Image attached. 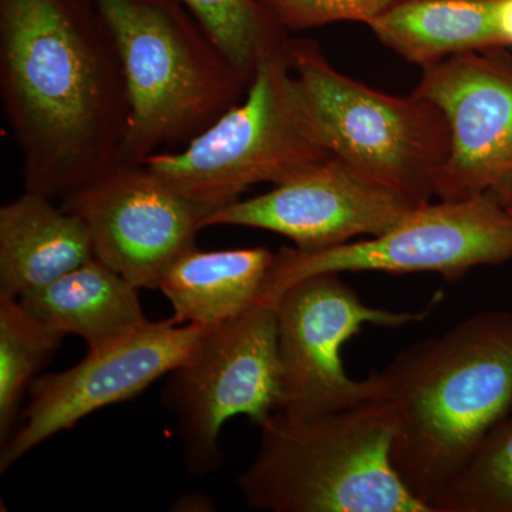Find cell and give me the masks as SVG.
<instances>
[{"label": "cell", "mask_w": 512, "mask_h": 512, "mask_svg": "<svg viewBox=\"0 0 512 512\" xmlns=\"http://www.w3.org/2000/svg\"><path fill=\"white\" fill-rule=\"evenodd\" d=\"M94 258L89 228L52 198L25 191L0 208V296L19 299Z\"/></svg>", "instance_id": "cell-14"}, {"label": "cell", "mask_w": 512, "mask_h": 512, "mask_svg": "<svg viewBox=\"0 0 512 512\" xmlns=\"http://www.w3.org/2000/svg\"><path fill=\"white\" fill-rule=\"evenodd\" d=\"M161 403L175 417L188 473L204 477L224 463L222 427L247 416L259 426L284 404L275 306L259 302L238 318L208 326L168 373Z\"/></svg>", "instance_id": "cell-7"}, {"label": "cell", "mask_w": 512, "mask_h": 512, "mask_svg": "<svg viewBox=\"0 0 512 512\" xmlns=\"http://www.w3.org/2000/svg\"><path fill=\"white\" fill-rule=\"evenodd\" d=\"M62 207L89 228L96 258L138 289H158L218 210L146 163H117L64 197Z\"/></svg>", "instance_id": "cell-10"}, {"label": "cell", "mask_w": 512, "mask_h": 512, "mask_svg": "<svg viewBox=\"0 0 512 512\" xmlns=\"http://www.w3.org/2000/svg\"><path fill=\"white\" fill-rule=\"evenodd\" d=\"M282 412L311 419L380 396L376 377L346 375L340 350L363 326L402 328L423 322L431 308L394 312L366 305L339 274L308 276L276 298Z\"/></svg>", "instance_id": "cell-9"}, {"label": "cell", "mask_w": 512, "mask_h": 512, "mask_svg": "<svg viewBox=\"0 0 512 512\" xmlns=\"http://www.w3.org/2000/svg\"><path fill=\"white\" fill-rule=\"evenodd\" d=\"M433 512H512V414L431 504Z\"/></svg>", "instance_id": "cell-20"}, {"label": "cell", "mask_w": 512, "mask_h": 512, "mask_svg": "<svg viewBox=\"0 0 512 512\" xmlns=\"http://www.w3.org/2000/svg\"><path fill=\"white\" fill-rule=\"evenodd\" d=\"M286 50L329 153L414 207L429 204L450 154V128L437 104L417 92L389 96L350 79L313 40L289 37Z\"/></svg>", "instance_id": "cell-5"}, {"label": "cell", "mask_w": 512, "mask_h": 512, "mask_svg": "<svg viewBox=\"0 0 512 512\" xmlns=\"http://www.w3.org/2000/svg\"><path fill=\"white\" fill-rule=\"evenodd\" d=\"M413 208L332 156L265 194L229 202L210 215L205 228L264 229L291 239L302 251H320L360 235L383 234Z\"/></svg>", "instance_id": "cell-13"}, {"label": "cell", "mask_w": 512, "mask_h": 512, "mask_svg": "<svg viewBox=\"0 0 512 512\" xmlns=\"http://www.w3.org/2000/svg\"><path fill=\"white\" fill-rule=\"evenodd\" d=\"M286 49L266 57L241 103L183 150L161 151L143 163L220 210L252 185L288 183L332 157Z\"/></svg>", "instance_id": "cell-6"}, {"label": "cell", "mask_w": 512, "mask_h": 512, "mask_svg": "<svg viewBox=\"0 0 512 512\" xmlns=\"http://www.w3.org/2000/svg\"><path fill=\"white\" fill-rule=\"evenodd\" d=\"M494 23L504 46H512V0H494Z\"/></svg>", "instance_id": "cell-22"}, {"label": "cell", "mask_w": 512, "mask_h": 512, "mask_svg": "<svg viewBox=\"0 0 512 512\" xmlns=\"http://www.w3.org/2000/svg\"><path fill=\"white\" fill-rule=\"evenodd\" d=\"M275 254L265 248L185 252L158 289L177 323L215 326L244 315L261 302Z\"/></svg>", "instance_id": "cell-16"}, {"label": "cell", "mask_w": 512, "mask_h": 512, "mask_svg": "<svg viewBox=\"0 0 512 512\" xmlns=\"http://www.w3.org/2000/svg\"><path fill=\"white\" fill-rule=\"evenodd\" d=\"M0 97L25 191L63 200L120 163L126 76L93 0H0Z\"/></svg>", "instance_id": "cell-1"}, {"label": "cell", "mask_w": 512, "mask_h": 512, "mask_svg": "<svg viewBox=\"0 0 512 512\" xmlns=\"http://www.w3.org/2000/svg\"><path fill=\"white\" fill-rule=\"evenodd\" d=\"M373 376L396 416L393 466L433 512L434 500L512 414V313L470 316Z\"/></svg>", "instance_id": "cell-2"}, {"label": "cell", "mask_w": 512, "mask_h": 512, "mask_svg": "<svg viewBox=\"0 0 512 512\" xmlns=\"http://www.w3.org/2000/svg\"><path fill=\"white\" fill-rule=\"evenodd\" d=\"M282 29L320 28L336 22L369 23L396 0H259Z\"/></svg>", "instance_id": "cell-21"}, {"label": "cell", "mask_w": 512, "mask_h": 512, "mask_svg": "<svg viewBox=\"0 0 512 512\" xmlns=\"http://www.w3.org/2000/svg\"><path fill=\"white\" fill-rule=\"evenodd\" d=\"M367 26L384 46L421 67L504 46L495 29L494 0H396Z\"/></svg>", "instance_id": "cell-17"}, {"label": "cell", "mask_w": 512, "mask_h": 512, "mask_svg": "<svg viewBox=\"0 0 512 512\" xmlns=\"http://www.w3.org/2000/svg\"><path fill=\"white\" fill-rule=\"evenodd\" d=\"M126 76L120 163L187 146L244 99L249 84L178 0H93Z\"/></svg>", "instance_id": "cell-4"}, {"label": "cell", "mask_w": 512, "mask_h": 512, "mask_svg": "<svg viewBox=\"0 0 512 512\" xmlns=\"http://www.w3.org/2000/svg\"><path fill=\"white\" fill-rule=\"evenodd\" d=\"M508 261H512V215L497 195L487 192L470 200L420 205L366 241L320 251L281 248L261 302L274 305L288 286L312 275L434 272L451 284L478 266Z\"/></svg>", "instance_id": "cell-8"}, {"label": "cell", "mask_w": 512, "mask_h": 512, "mask_svg": "<svg viewBox=\"0 0 512 512\" xmlns=\"http://www.w3.org/2000/svg\"><path fill=\"white\" fill-rule=\"evenodd\" d=\"M237 67L249 86L266 57L288 46V32L259 0H178Z\"/></svg>", "instance_id": "cell-19"}, {"label": "cell", "mask_w": 512, "mask_h": 512, "mask_svg": "<svg viewBox=\"0 0 512 512\" xmlns=\"http://www.w3.org/2000/svg\"><path fill=\"white\" fill-rule=\"evenodd\" d=\"M238 478L247 507L271 512H430L392 461L393 407L373 397L302 419L278 410Z\"/></svg>", "instance_id": "cell-3"}, {"label": "cell", "mask_w": 512, "mask_h": 512, "mask_svg": "<svg viewBox=\"0 0 512 512\" xmlns=\"http://www.w3.org/2000/svg\"><path fill=\"white\" fill-rule=\"evenodd\" d=\"M414 92L436 103L450 128L436 197L464 201L512 191V55L505 46L423 67Z\"/></svg>", "instance_id": "cell-12"}, {"label": "cell", "mask_w": 512, "mask_h": 512, "mask_svg": "<svg viewBox=\"0 0 512 512\" xmlns=\"http://www.w3.org/2000/svg\"><path fill=\"white\" fill-rule=\"evenodd\" d=\"M140 289L94 258L19 302L64 336L83 339L96 350L150 325L141 306Z\"/></svg>", "instance_id": "cell-15"}, {"label": "cell", "mask_w": 512, "mask_h": 512, "mask_svg": "<svg viewBox=\"0 0 512 512\" xmlns=\"http://www.w3.org/2000/svg\"><path fill=\"white\" fill-rule=\"evenodd\" d=\"M205 326L151 322L133 335L96 350L59 373L36 377L19 426L0 448V473L56 434L72 430L104 407L133 400L173 372L197 345Z\"/></svg>", "instance_id": "cell-11"}, {"label": "cell", "mask_w": 512, "mask_h": 512, "mask_svg": "<svg viewBox=\"0 0 512 512\" xmlns=\"http://www.w3.org/2000/svg\"><path fill=\"white\" fill-rule=\"evenodd\" d=\"M64 338L19 299L0 296V443L12 436L23 397Z\"/></svg>", "instance_id": "cell-18"}, {"label": "cell", "mask_w": 512, "mask_h": 512, "mask_svg": "<svg viewBox=\"0 0 512 512\" xmlns=\"http://www.w3.org/2000/svg\"><path fill=\"white\" fill-rule=\"evenodd\" d=\"M497 197L504 202L505 207H507V210L512 215V191L507 192V194L497 195Z\"/></svg>", "instance_id": "cell-23"}]
</instances>
